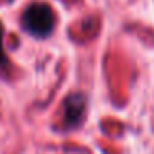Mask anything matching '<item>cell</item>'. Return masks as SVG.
<instances>
[{"mask_svg": "<svg viewBox=\"0 0 154 154\" xmlns=\"http://www.w3.org/2000/svg\"><path fill=\"white\" fill-rule=\"evenodd\" d=\"M5 63H7V57L4 51V28L0 25V66H4Z\"/></svg>", "mask_w": 154, "mask_h": 154, "instance_id": "3", "label": "cell"}, {"mask_svg": "<svg viewBox=\"0 0 154 154\" xmlns=\"http://www.w3.org/2000/svg\"><path fill=\"white\" fill-rule=\"evenodd\" d=\"M85 108H86V98L81 93H71L70 96H66L63 103V119L68 129L78 128L83 123Z\"/></svg>", "mask_w": 154, "mask_h": 154, "instance_id": "2", "label": "cell"}, {"mask_svg": "<svg viewBox=\"0 0 154 154\" xmlns=\"http://www.w3.org/2000/svg\"><path fill=\"white\" fill-rule=\"evenodd\" d=\"M22 25L25 32L35 38H47L53 32L55 14L47 4H32L22 17Z\"/></svg>", "mask_w": 154, "mask_h": 154, "instance_id": "1", "label": "cell"}]
</instances>
